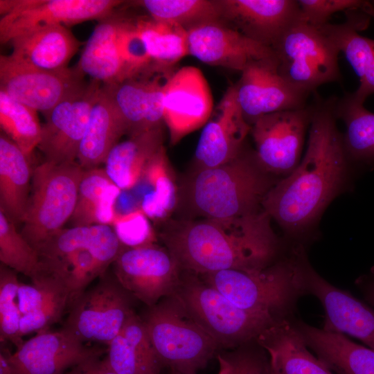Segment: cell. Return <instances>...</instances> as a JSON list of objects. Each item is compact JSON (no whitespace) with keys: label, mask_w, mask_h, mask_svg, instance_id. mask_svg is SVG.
<instances>
[{"label":"cell","mask_w":374,"mask_h":374,"mask_svg":"<svg viewBox=\"0 0 374 374\" xmlns=\"http://www.w3.org/2000/svg\"><path fill=\"white\" fill-rule=\"evenodd\" d=\"M336 118L334 100L314 105L304 157L262 200V209L290 235L308 229L344 183L348 157Z\"/></svg>","instance_id":"obj_1"},{"label":"cell","mask_w":374,"mask_h":374,"mask_svg":"<svg viewBox=\"0 0 374 374\" xmlns=\"http://www.w3.org/2000/svg\"><path fill=\"white\" fill-rule=\"evenodd\" d=\"M271 220L263 209L229 219H169L159 237L183 271L260 269L283 256Z\"/></svg>","instance_id":"obj_2"},{"label":"cell","mask_w":374,"mask_h":374,"mask_svg":"<svg viewBox=\"0 0 374 374\" xmlns=\"http://www.w3.org/2000/svg\"><path fill=\"white\" fill-rule=\"evenodd\" d=\"M278 180L254 153L242 152L223 165L194 170L179 187L177 208L185 219H229L258 212Z\"/></svg>","instance_id":"obj_3"},{"label":"cell","mask_w":374,"mask_h":374,"mask_svg":"<svg viewBox=\"0 0 374 374\" xmlns=\"http://www.w3.org/2000/svg\"><path fill=\"white\" fill-rule=\"evenodd\" d=\"M304 249L298 246L260 269H226L198 274L238 308L282 319L294 315L297 301L306 295Z\"/></svg>","instance_id":"obj_4"},{"label":"cell","mask_w":374,"mask_h":374,"mask_svg":"<svg viewBox=\"0 0 374 374\" xmlns=\"http://www.w3.org/2000/svg\"><path fill=\"white\" fill-rule=\"evenodd\" d=\"M141 318L161 363L171 371L197 373L220 350L173 294L147 306Z\"/></svg>","instance_id":"obj_5"},{"label":"cell","mask_w":374,"mask_h":374,"mask_svg":"<svg viewBox=\"0 0 374 374\" xmlns=\"http://www.w3.org/2000/svg\"><path fill=\"white\" fill-rule=\"evenodd\" d=\"M173 294L220 350L256 341L263 330L281 319L238 308L198 274L187 271L181 270Z\"/></svg>","instance_id":"obj_6"},{"label":"cell","mask_w":374,"mask_h":374,"mask_svg":"<svg viewBox=\"0 0 374 374\" xmlns=\"http://www.w3.org/2000/svg\"><path fill=\"white\" fill-rule=\"evenodd\" d=\"M84 170L77 162L43 161L33 170L27 211L20 231L37 249L70 220Z\"/></svg>","instance_id":"obj_7"},{"label":"cell","mask_w":374,"mask_h":374,"mask_svg":"<svg viewBox=\"0 0 374 374\" xmlns=\"http://www.w3.org/2000/svg\"><path fill=\"white\" fill-rule=\"evenodd\" d=\"M272 48L280 75L303 93L308 96L321 85L341 79L339 51L319 27L300 17Z\"/></svg>","instance_id":"obj_8"},{"label":"cell","mask_w":374,"mask_h":374,"mask_svg":"<svg viewBox=\"0 0 374 374\" xmlns=\"http://www.w3.org/2000/svg\"><path fill=\"white\" fill-rule=\"evenodd\" d=\"M133 299L114 274L107 271L72 303L64 328L84 342L107 346L134 312Z\"/></svg>","instance_id":"obj_9"},{"label":"cell","mask_w":374,"mask_h":374,"mask_svg":"<svg viewBox=\"0 0 374 374\" xmlns=\"http://www.w3.org/2000/svg\"><path fill=\"white\" fill-rule=\"evenodd\" d=\"M118 0H1L0 41L33 29L53 25L66 27L89 20H101L113 13Z\"/></svg>","instance_id":"obj_10"},{"label":"cell","mask_w":374,"mask_h":374,"mask_svg":"<svg viewBox=\"0 0 374 374\" xmlns=\"http://www.w3.org/2000/svg\"><path fill=\"white\" fill-rule=\"evenodd\" d=\"M113 274L121 285L148 307L172 294L181 269L166 247H125L115 260Z\"/></svg>","instance_id":"obj_11"},{"label":"cell","mask_w":374,"mask_h":374,"mask_svg":"<svg viewBox=\"0 0 374 374\" xmlns=\"http://www.w3.org/2000/svg\"><path fill=\"white\" fill-rule=\"evenodd\" d=\"M314 105L264 115L251 125L255 154L273 176L289 175L299 164Z\"/></svg>","instance_id":"obj_12"},{"label":"cell","mask_w":374,"mask_h":374,"mask_svg":"<svg viewBox=\"0 0 374 374\" xmlns=\"http://www.w3.org/2000/svg\"><path fill=\"white\" fill-rule=\"evenodd\" d=\"M76 66L46 71L23 64L10 55L0 56V90L44 114L82 89L87 83Z\"/></svg>","instance_id":"obj_13"},{"label":"cell","mask_w":374,"mask_h":374,"mask_svg":"<svg viewBox=\"0 0 374 374\" xmlns=\"http://www.w3.org/2000/svg\"><path fill=\"white\" fill-rule=\"evenodd\" d=\"M6 354L12 374H62L68 368L91 359L100 357L107 349L90 346L65 328L55 332L45 330Z\"/></svg>","instance_id":"obj_14"},{"label":"cell","mask_w":374,"mask_h":374,"mask_svg":"<svg viewBox=\"0 0 374 374\" xmlns=\"http://www.w3.org/2000/svg\"><path fill=\"white\" fill-rule=\"evenodd\" d=\"M101 86L91 80L79 91L44 114L46 121L37 146L44 161L57 165L77 161L91 109Z\"/></svg>","instance_id":"obj_15"},{"label":"cell","mask_w":374,"mask_h":374,"mask_svg":"<svg viewBox=\"0 0 374 374\" xmlns=\"http://www.w3.org/2000/svg\"><path fill=\"white\" fill-rule=\"evenodd\" d=\"M209 84L199 68L186 66L163 84V120L171 145L205 125L213 111Z\"/></svg>","instance_id":"obj_16"},{"label":"cell","mask_w":374,"mask_h":374,"mask_svg":"<svg viewBox=\"0 0 374 374\" xmlns=\"http://www.w3.org/2000/svg\"><path fill=\"white\" fill-rule=\"evenodd\" d=\"M233 86L237 103L250 125L266 114L303 108L308 96L280 75L276 57L248 64Z\"/></svg>","instance_id":"obj_17"},{"label":"cell","mask_w":374,"mask_h":374,"mask_svg":"<svg viewBox=\"0 0 374 374\" xmlns=\"http://www.w3.org/2000/svg\"><path fill=\"white\" fill-rule=\"evenodd\" d=\"M187 33L189 55L208 65L242 72L252 62L276 57L273 48L222 21L199 25Z\"/></svg>","instance_id":"obj_18"},{"label":"cell","mask_w":374,"mask_h":374,"mask_svg":"<svg viewBox=\"0 0 374 374\" xmlns=\"http://www.w3.org/2000/svg\"><path fill=\"white\" fill-rule=\"evenodd\" d=\"M306 294L318 299L325 311L323 329L357 338L374 350V310L350 293L330 284L311 266H304Z\"/></svg>","instance_id":"obj_19"},{"label":"cell","mask_w":374,"mask_h":374,"mask_svg":"<svg viewBox=\"0 0 374 374\" xmlns=\"http://www.w3.org/2000/svg\"><path fill=\"white\" fill-rule=\"evenodd\" d=\"M251 131L235 98L234 86L226 91L204 127L195 152V170L217 167L236 157Z\"/></svg>","instance_id":"obj_20"},{"label":"cell","mask_w":374,"mask_h":374,"mask_svg":"<svg viewBox=\"0 0 374 374\" xmlns=\"http://www.w3.org/2000/svg\"><path fill=\"white\" fill-rule=\"evenodd\" d=\"M222 21L272 48L300 17L295 0H219Z\"/></svg>","instance_id":"obj_21"},{"label":"cell","mask_w":374,"mask_h":374,"mask_svg":"<svg viewBox=\"0 0 374 374\" xmlns=\"http://www.w3.org/2000/svg\"><path fill=\"white\" fill-rule=\"evenodd\" d=\"M163 84L159 78H138L102 84L129 137L163 127Z\"/></svg>","instance_id":"obj_22"},{"label":"cell","mask_w":374,"mask_h":374,"mask_svg":"<svg viewBox=\"0 0 374 374\" xmlns=\"http://www.w3.org/2000/svg\"><path fill=\"white\" fill-rule=\"evenodd\" d=\"M293 318L277 321L256 339L268 355L272 374H335L310 352Z\"/></svg>","instance_id":"obj_23"},{"label":"cell","mask_w":374,"mask_h":374,"mask_svg":"<svg viewBox=\"0 0 374 374\" xmlns=\"http://www.w3.org/2000/svg\"><path fill=\"white\" fill-rule=\"evenodd\" d=\"M15 60L28 66L46 70L61 71L78 51L81 42L68 27L62 25L41 26L12 39Z\"/></svg>","instance_id":"obj_24"},{"label":"cell","mask_w":374,"mask_h":374,"mask_svg":"<svg viewBox=\"0 0 374 374\" xmlns=\"http://www.w3.org/2000/svg\"><path fill=\"white\" fill-rule=\"evenodd\" d=\"M306 345L335 374H374V350L294 318Z\"/></svg>","instance_id":"obj_25"},{"label":"cell","mask_w":374,"mask_h":374,"mask_svg":"<svg viewBox=\"0 0 374 374\" xmlns=\"http://www.w3.org/2000/svg\"><path fill=\"white\" fill-rule=\"evenodd\" d=\"M104 364L118 374H161L163 368L140 316H130L107 346Z\"/></svg>","instance_id":"obj_26"},{"label":"cell","mask_w":374,"mask_h":374,"mask_svg":"<svg viewBox=\"0 0 374 374\" xmlns=\"http://www.w3.org/2000/svg\"><path fill=\"white\" fill-rule=\"evenodd\" d=\"M368 15H355L339 24L329 22L319 26L342 52L359 79L353 96L364 103L374 93V39L359 34L368 24Z\"/></svg>","instance_id":"obj_27"},{"label":"cell","mask_w":374,"mask_h":374,"mask_svg":"<svg viewBox=\"0 0 374 374\" xmlns=\"http://www.w3.org/2000/svg\"><path fill=\"white\" fill-rule=\"evenodd\" d=\"M28 157L6 134L0 136V211L16 226L25 217L33 170Z\"/></svg>","instance_id":"obj_28"},{"label":"cell","mask_w":374,"mask_h":374,"mask_svg":"<svg viewBox=\"0 0 374 374\" xmlns=\"http://www.w3.org/2000/svg\"><path fill=\"white\" fill-rule=\"evenodd\" d=\"M121 17L113 13L99 21L88 39L77 66L91 80L109 84L125 80L118 48Z\"/></svg>","instance_id":"obj_29"},{"label":"cell","mask_w":374,"mask_h":374,"mask_svg":"<svg viewBox=\"0 0 374 374\" xmlns=\"http://www.w3.org/2000/svg\"><path fill=\"white\" fill-rule=\"evenodd\" d=\"M163 127L151 130L118 142L109 152L105 170L120 189L135 187L148 166L163 146Z\"/></svg>","instance_id":"obj_30"},{"label":"cell","mask_w":374,"mask_h":374,"mask_svg":"<svg viewBox=\"0 0 374 374\" xmlns=\"http://www.w3.org/2000/svg\"><path fill=\"white\" fill-rule=\"evenodd\" d=\"M124 134L123 123L101 86L91 109L77 162L84 170L98 168Z\"/></svg>","instance_id":"obj_31"},{"label":"cell","mask_w":374,"mask_h":374,"mask_svg":"<svg viewBox=\"0 0 374 374\" xmlns=\"http://www.w3.org/2000/svg\"><path fill=\"white\" fill-rule=\"evenodd\" d=\"M141 181L146 184L148 191L141 198L140 209L154 221L164 222L169 220L177 208L179 187L164 146L148 166Z\"/></svg>","instance_id":"obj_32"},{"label":"cell","mask_w":374,"mask_h":374,"mask_svg":"<svg viewBox=\"0 0 374 374\" xmlns=\"http://www.w3.org/2000/svg\"><path fill=\"white\" fill-rule=\"evenodd\" d=\"M334 112L346 126L343 139L348 157L362 161L374 160V113L352 93L334 100Z\"/></svg>","instance_id":"obj_33"},{"label":"cell","mask_w":374,"mask_h":374,"mask_svg":"<svg viewBox=\"0 0 374 374\" xmlns=\"http://www.w3.org/2000/svg\"><path fill=\"white\" fill-rule=\"evenodd\" d=\"M134 23L152 62L159 66L175 64L189 55L188 33L183 27L152 19Z\"/></svg>","instance_id":"obj_34"},{"label":"cell","mask_w":374,"mask_h":374,"mask_svg":"<svg viewBox=\"0 0 374 374\" xmlns=\"http://www.w3.org/2000/svg\"><path fill=\"white\" fill-rule=\"evenodd\" d=\"M135 3L144 8L153 20L177 24L186 30L222 21L219 0H142Z\"/></svg>","instance_id":"obj_35"},{"label":"cell","mask_w":374,"mask_h":374,"mask_svg":"<svg viewBox=\"0 0 374 374\" xmlns=\"http://www.w3.org/2000/svg\"><path fill=\"white\" fill-rule=\"evenodd\" d=\"M0 125L3 134L28 157L38 146L42 125L37 111L14 100L1 90Z\"/></svg>","instance_id":"obj_36"},{"label":"cell","mask_w":374,"mask_h":374,"mask_svg":"<svg viewBox=\"0 0 374 374\" xmlns=\"http://www.w3.org/2000/svg\"><path fill=\"white\" fill-rule=\"evenodd\" d=\"M1 264L33 280L40 272L39 255L17 226L0 211Z\"/></svg>","instance_id":"obj_37"},{"label":"cell","mask_w":374,"mask_h":374,"mask_svg":"<svg viewBox=\"0 0 374 374\" xmlns=\"http://www.w3.org/2000/svg\"><path fill=\"white\" fill-rule=\"evenodd\" d=\"M114 184L105 168L84 170L80 181L76 204L70 218L72 226L97 224V216L105 191Z\"/></svg>","instance_id":"obj_38"},{"label":"cell","mask_w":374,"mask_h":374,"mask_svg":"<svg viewBox=\"0 0 374 374\" xmlns=\"http://www.w3.org/2000/svg\"><path fill=\"white\" fill-rule=\"evenodd\" d=\"M15 271L0 266V337L1 341H10L16 348L24 342L20 335L22 314L17 302L19 284Z\"/></svg>","instance_id":"obj_39"},{"label":"cell","mask_w":374,"mask_h":374,"mask_svg":"<svg viewBox=\"0 0 374 374\" xmlns=\"http://www.w3.org/2000/svg\"><path fill=\"white\" fill-rule=\"evenodd\" d=\"M217 374H272L268 355L253 341L216 355Z\"/></svg>","instance_id":"obj_40"},{"label":"cell","mask_w":374,"mask_h":374,"mask_svg":"<svg viewBox=\"0 0 374 374\" xmlns=\"http://www.w3.org/2000/svg\"><path fill=\"white\" fill-rule=\"evenodd\" d=\"M118 48L123 64L125 80L139 76L152 62L138 33L134 21L121 17Z\"/></svg>","instance_id":"obj_41"},{"label":"cell","mask_w":374,"mask_h":374,"mask_svg":"<svg viewBox=\"0 0 374 374\" xmlns=\"http://www.w3.org/2000/svg\"><path fill=\"white\" fill-rule=\"evenodd\" d=\"M63 291L69 293L60 280L45 274H40L30 284L20 283L17 302L21 314L39 308L53 296Z\"/></svg>","instance_id":"obj_42"},{"label":"cell","mask_w":374,"mask_h":374,"mask_svg":"<svg viewBox=\"0 0 374 374\" xmlns=\"http://www.w3.org/2000/svg\"><path fill=\"white\" fill-rule=\"evenodd\" d=\"M70 304L69 294L61 292L39 308L22 315L20 321V335L48 330V328L59 321L66 307Z\"/></svg>","instance_id":"obj_43"},{"label":"cell","mask_w":374,"mask_h":374,"mask_svg":"<svg viewBox=\"0 0 374 374\" xmlns=\"http://www.w3.org/2000/svg\"><path fill=\"white\" fill-rule=\"evenodd\" d=\"M113 223L118 238L127 247L154 244L156 241L147 216L141 209L115 217Z\"/></svg>","instance_id":"obj_44"},{"label":"cell","mask_w":374,"mask_h":374,"mask_svg":"<svg viewBox=\"0 0 374 374\" xmlns=\"http://www.w3.org/2000/svg\"><path fill=\"white\" fill-rule=\"evenodd\" d=\"M300 17L306 22L321 26L339 11L362 10L369 2L362 0H298Z\"/></svg>","instance_id":"obj_45"},{"label":"cell","mask_w":374,"mask_h":374,"mask_svg":"<svg viewBox=\"0 0 374 374\" xmlns=\"http://www.w3.org/2000/svg\"><path fill=\"white\" fill-rule=\"evenodd\" d=\"M62 374H118L108 368L100 357L78 364Z\"/></svg>","instance_id":"obj_46"},{"label":"cell","mask_w":374,"mask_h":374,"mask_svg":"<svg viewBox=\"0 0 374 374\" xmlns=\"http://www.w3.org/2000/svg\"><path fill=\"white\" fill-rule=\"evenodd\" d=\"M365 300L374 306V271L355 281Z\"/></svg>","instance_id":"obj_47"},{"label":"cell","mask_w":374,"mask_h":374,"mask_svg":"<svg viewBox=\"0 0 374 374\" xmlns=\"http://www.w3.org/2000/svg\"><path fill=\"white\" fill-rule=\"evenodd\" d=\"M0 374H12L8 358L2 350L0 353Z\"/></svg>","instance_id":"obj_48"},{"label":"cell","mask_w":374,"mask_h":374,"mask_svg":"<svg viewBox=\"0 0 374 374\" xmlns=\"http://www.w3.org/2000/svg\"><path fill=\"white\" fill-rule=\"evenodd\" d=\"M365 14L374 18V4L368 2L366 6L362 10Z\"/></svg>","instance_id":"obj_49"},{"label":"cell","mask_w":374,"mask_h":374,"mask_svg":"<svg viewBox=\"0 0 374 374\" xmlns=\"http://www.w3.org/2000/svg\"><path fill=\"white\" fill-rule=\"evenodd\" d=\"M168 374H197V373H184L170 370V372Z\"/></svg>","instance_id":"obj_50"}]
</instances>
